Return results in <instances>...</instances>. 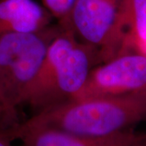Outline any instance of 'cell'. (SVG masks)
<instances>
[{
  "instance_id": "9c48e42d",
  "label": "cell",
  "mask_w": 146,
  "mask_h": 146,
  "mask_svg": "<svg viewBox=\"0 0 146 146\" xmlns=\"http://www.w3.org/2000/svg\"><path fill=\"white\" fill-rule=\"evenodd\" d=\"M76 0H42L43 7L63 29H70L69 15Z\"/></svg>"
},
{
  "instance_id": "ba28073f",
  "label": "cell",
  "mask_w": 146,
  "mask_h": 146,
  "mask_svg": "<svg viewBox=\"0 0 146 146\" xmlns=\"http://www.w3.org/2000/svg\"><path fill=\"white\" fill-rule=\"evenodd\" d=\"M117 29L123 50L146 44V0H122Z\"/></svg>"
},
{
  "instance_id": "3957f363",
  "label": "cell",
  "mask_w": 146,
  "mask_h": 146,
  "mask_svg": "<svg viewBox=\"0 0 146 146\" xmlns=\"http://www.w3.org/2000/svg\"><path fill=\"white\" fill-rule=\"evenodd\" d=\"M62 29L50 25L36 33L0 34V94L17 110L35 77L50 42Z\"/></svg>"
},
{
  "instance_id": "30bf717a",
  "label": "cell",
  "mask_w": 146,
  "mask_h": 146,
  "mask_svg": "<svg viewBox=\"0 0 146 146\" xmlns=\"http://www.w3.org/2000/svg\"><path fill=\"white\" fill-rule=\"evenodd\" d=\"M20 123L17 110L11 107L0 94V134L7 135L12 139V131Z\"/></svg>"
},
{
  "instance_id": "5b68a950",
  "label": "cell",
  "mask_w": 146,
  "mask_h": 146,
  "mask_svg": "<svg viewBox=\"0 0 146 146\" xmlns=\"http://www.w3.org/2000/svg\"><path fill=\"white\" fill-rule=\"evenodd\" d=\"M122 0H76L69 27L80 42L99 52L102 63L123 50L117 22Z\"/></svg>"
},
{
  "instance_id": "52a82bcc",
  "label": "cell",
  "mask_w": 146,
  "mask_h": 146,
  "mask_svg": "<svg viewBox=\"0 0 146 146\" xmlns=\"http://www.w3.org/2000/svg\"><path fill=\"white\" fill-rule=\"evenodd\" d=\"M52 18L34 0H0V34L42 31L52 25Z\"/></svg>"
},
{
  "instance_id": "7c38bea8",
  "label": "cell",
  "mask_w": 146,
  "mask_h": 146,
  "mask_svg": "<svg viewBox=\"0 0 146 146\" xmlns=\"http://www.w3.org/2000/svg\"><path fill=\"white\" fill-rule=\"evenodd\" d=\"M143 146H146V143H145V145H143Z\"/></svg>"
},
{
  "instance_id": "8992f818",
  "label": "cell",
  "mask_w": 146,
  "mask_h": 146,
  "mask_svg": "<svg viewBox=\"0 0 146 146\" xmlns=\"http://www.w3.org/2000/svg\"><path fill=\"white\" fill-rule=\"evenodd\" d=\"M22 146H143L146 136L132 128L106 136H88L45 127L27 126L22 122L12 132Z\"/></svg>"
},
{
  "instance_id": "6da1fadb",
  "label": "cell",
  "mask_w": 146,
  "mask_h": 146,
  "mask_svg": "<svg viewBox=\"0 0 146 146\" xmlns=\"http://www.w3.org/2000/svg\"><path fill=\"white\" fill-rule=\"evenodd\" d=\"M102 63L99 52L80 42L71 29H61L21 99L33 115L75 99L90 71Z\"/></svg>"
},
{
  "instance_id": "277c9868",
  "label": "cell",
  "mask_w": 146,
  "mask_h": 146,
  "mask_svg": "<svg viewBox=\"0 0 146 146\" xmlns=\"http://www.w3.org/2000/svg\"><path fill=\"white\" fill-rule=\"evenodd\" d=\"M146 93V51L130 48L90 71L74 100Z\"/></svg>"
},
{
  "instance_id": "8fae6325",
  "label": "cell",
  "mask_w": 146,
  "mask_h": 146,
  "mask_svg": "<svg viewBox=\"0 0 146 146\" xmlns=\"http://www.w3.org/2000/svg\"><path fill=\"white\" fill-rule=\"evenodd\" d=\"M13 140L5 134H0V146H16L13 145Z\"/></svg>"
},
{
  "instance_id": "7a4b0ae2",
  "label": "cell",
  "mask_w": 146,
  "mask_h": 146,
  "mask_svg": "<svg viewBox=\"0 0 146 146\" xmlns=\"http://www.w3.org/2000/svg\"><path fill=\"white\" fill-rule=\"evenodd\" d=\"M146 120V93L72 100L32 116L27 126L88 136H106Z\"/></svg>"
}]
</instances>
